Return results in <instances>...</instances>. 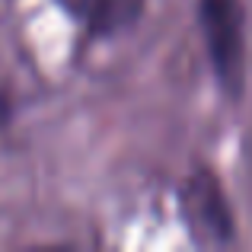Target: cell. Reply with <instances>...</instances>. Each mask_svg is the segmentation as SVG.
<instances>
[{
	"label": "cell",
	"instance_id": "6da1fadb",
	"mask_svg": "<svg viewBox=\"0 0 252 252\" xmlns=\"http://www.w3.org/2000/svg\"><path fill=\"white\" fill-rule=\"evenodd\" d=\"M198 26L208 61L230 99L246 86V10L240 0H198Z\"/></svg>",
	"mask_w": 252,
	"mask_h": 252
},
{
	"label": "cell",
	"instance_id": "7a4b0ae2",
	"mask_svg": "<svg viewBox=\"0 0 252 252\" xmlns=\"http://www.w3.org/2000/svg\"><path fill=\"white\" fill-rule=\"evenodd\" d=\"M182 217L189 233L201 246H227L233 243V214L227 195L214 172L198 169L182 189Z\"/></svg>",
	"mask_w": 252,
	"mask_h": 252
},
{
	"label": "cell",
	"instance_id": "3957f363",
	"mask_svg": "<svg viewBox=\"0 0 252 252\" xmlns=\"http://www.w3.org/2000/svg\"><path fill=\"white\" fill-rule=\"evenodd\" d=\"M93 38H115L144 16L147 0H55Z\"/></svg>",
	"mask_w": 252,
	"mask_h": 252
}]
</instances>
